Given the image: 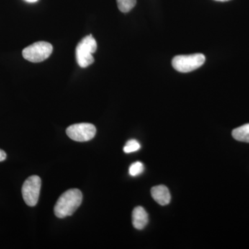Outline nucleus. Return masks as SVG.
<instances>
[{"instance_id": "obj_13", "label": "nucleus", "mask_w": 249, "mask_h": 249, "mask_svg": "<svg viewBox=\"0 0 249 249\" xmlns=\"http://www.w3.org/2000/svg\"><path fill=\"white\" fill-rule=\"evenodd\" d=\"M6 154L5 153L4 151H3L2 150L0 149V162L6 160Z\"/></svg>"}, {"instance_id": "obj_2", "label": "nucleus", "mask_w": 249, "mask_h": 249, "mask_svg": "<svg viewBox=\"0 0 249 249\" xmlns=\"http://www.w3.org/2000/svg\"><path fill=\"white\" fill-rule=\"evenodd\" d=\"M97 49V43L92 36H86L80 40L76 49V60L82 68L89 66L94 62L93 53Z\"/></svg>"}, {"instance_id": "obj_8", "label": "nucleus", "mask_w": 249, "mask_h": 249, "mask_svg": "<svg viewBox=\"0 0 249 249\" xmlns=\"http://www.w3.org/2000/svg\"><path fill=\"white\" fill-rule=\"evenodd\" d=\"M149 217L146 211L142 207L137 206L132 212V224L135 229L142 230L148 224Z\"/></svg>"}, {"instance_id": "obj_15", "label": "nucleus", "mask_w": 249, "mask_h": 249, "mask_svg": "<svg viewBox=\"0 0 249 249\" xmlns=\"http://www.w3.org/2000/svg\"><path fill=\"white\" fill-rule=\"evenodd\" d=\"M215 1H230V0H215Z\"/></svg>"}, {"instance_id": "obj_6", "label": "nucleus", "mask_w": 249, "mask_h": 249, "mask_svg": "<svg viewBox=\"0 0 249 249\" xmlns=\"http://www.w3.org/2000/svg\"><path fill=\"white\" fill-rule=\"evenodd\" d=\"M67 136L72 140L78 142H85L91 140L96 133V127L93 124H77L67 127Z\"/></svg>"}, {"instance_id": "obj_14", "label": "nucleus", "mask_w": 249, "mask_h": 249, "mask_svg": "<svg viewBox=\"0 0 249 249\" xmlns=\"http://www.w3.org/2000/svg\"><path fill=\"white\" fill-rule=\"evenodd\" d=\"M24 1H27V2L29 3H34L36 2V1H37V0H24Z\"/></svg>"}, {"instance_id": "obj_10", "label": "nucleus", "mask_w": 249, "mask_h": 249, "mask_svg": "<svg viewBox=\"0 0 249 249\" xmlns=\"http://www.w3.org/2000/svg\"><path fill=\"white\" fill-rule=\"evenodd\" d=\"M118 7L121 12L128 13L137 4V0H116Z\"/></svg>"}, {"instance_id": "obj_11", "label": "nucleus", "mask_w": 249, "mask_h": 249, "mask_svg": "<svg viewBox=\"0 0 249 249\" xmlns=\"http://www.w3.org/2000/svg\"><path fill=\"white\" fill-rule=\"evenodd\" d=\"M141 148V145L139 142L135 139H131L126 142L124 147V151L125 153H132V152L138 151Z\"/></svg>"}, {"instance_id": "obj_3", "label": "nucleus", "mask_w": 249, "mask_h": 249, "mask_svg": "<svg viewBox=\"0 0 249 249\" xmlns=\"http://www.w3.org/2000/svg\"><path fill=\"white\" fill-rule=\"evenodd\" d=\"M205 60L206 57L201 53L177 55L173 58L172 65L177 71L188 73L202 66Z\"/></svg>"}, {"instance_id": "obj_9", "label": "nucleus", "mask_w": 249, "mask_h": 249, "mask_svg": "<svg viewBox=\"0 0 249 249\" xmlns=\"http://www.w3.org/2000/svg\"><path fill=\"white\" fill-rule=\"evenodd\" d=\"M232 136L238 142H249V124H243L234 129L232 132Z\"/></svg>"}, {"instance_id": "obj_1", "label": "nucleus", "mask_w": 249, "mask_h": 249, "mask_svg": "<svg viewBox=\"0 0 249 249\" xmlns=\"http://www.w3.org/2000/svg\"><path fill=\"white\" fill-rule=\"evenodd\" d=\"M83 201V194L78 189H70L59 197L54 206V213L57 217L65 218L71 216L78 209Z\"/></svg>"}, {"instance_id": "obj_7", "label": "nucleus", "mask_w": 249, "mask_h": 249, "mask_svg": "<svg viewBox=\"0 0 249 249\" xmlns=\"http://www.w3.org/2000/svg\"><path fill=\"white\" fill-rule=\"evenodd\" d=\"M151 195L153 199L161 206L168 205L171 200L169 190L163 185L153 187L151 189Z\"/></svg>"}, {"instance_id": "obj_12", "label": "nucleus", "mask_w": 249, "mask_h": 249, "mask_svg": "<svg viewBox=\"0 0 249 249\" xmlns=\"http://www.w3.org/2000/svg\"><path fill=\"white\" fill-rule=\"evenodd\" d=\"M144 166L142 162L137 161L132 163L129 168V173L131 176L136 177L141 175L143 172Z\"/></svg>"}, {"instance_id": "obj_4", "label": "nucleus", "mask_w": 249, "mask_h": 249, "mask_svg": "<svg viewBox=\"0 0 249 249\" xmlns=\"http://www.w3.org/2000/svg\"><path fill=\"white\" fill-rule=\"evenodd\" d=\"M52 52L53 47L50 43L40 41L26 47L22 51V55L28 61L40 62L48 58Z\"/></svg>"}, {"instance_id": "obj_5", "label": "nucleus", "mask_w": 249, "mask_h": 249, "mask_svg": "<svg viewBox=\"0 0 249 249\" xmlns=\"http://www.w3.org/2000/svg\"><path fill=\"white\" fill-rule=\"evenodd\" d=\"M41 188V178L33 175L26 179L22 188L23 199L29 206H35L38 201Z\"/></svg>"}]
</instances>
